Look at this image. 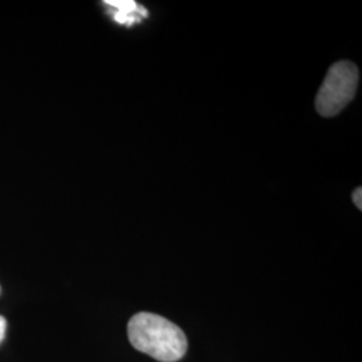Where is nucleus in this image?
I'll return each mask as SVG.
<instances>
[{
	"label": "nucleus",
	"instance_id": "obj_1",
	"mask_svg": "<svg viewBox=\"0 0 362 362\" xmlns=\"http://www.w3.org/2000/svg\"><path fill=\"white\" fill-rule=\"evenodd\" d=\"M128 337L134 349L151 356L156 361H179L188 349L187 337L180 327L152 313L133 315L128 324Z\"/></svg>",
	"mask_w": 362,
	"mask_h": 362
},
{
	"label": "nucleus",
	"instance_id": "obj_2",
	"mask_svg": "<svg viewBox=\"0 0 362 362\" xmlns=\"http://www.w3.org/2000/svg\"><path fill=\"white\" fill-rule=\"evenodd\" d=\"M357 86V66L348 61L334 64L325 78L315 100L318 113L324 117L337 116L353 100Z\"/></svg>",
	"mask_w": 362,
	"mask_h": 362
},
{
	"label": "nucleus",
	"instance_id": "obj_3",
	"mask_svg": "<svg viewBox=\"0 0 362 362\" xmlns=\"http://www.w3.org/2000/svg\"><path fill=\"white\" fill-rule=\"evenodd\" d=\"M104 4H106L113 19L119 25L132 26L148 16V11L133 0H107L104 1Z\"/></svg>",
	"mask_w": 362,
	"mask_h": 362
},
{
	"label": "nucleus",
	"instance_id": "obj_4",
	"mask_svg": "<svg viewBox=\"0 0 362 362\" xmlns=\"http://www.w3.org/2000/svg\"><path fill=\"white\" fill-rule=\"evenodd\" d=\"M362 189L358 187L354 192H353V202H354V204H356V207L358 208V209H361L362 208Z\"/></svg>",
	"mask_w": 362,
	"mask_h": 362
},
{
	"label": "nucleus",
	"instance_id": "obj_5",
	"mask_svg": "<svg viewBox=\"0 0 362 362\" xmlns=\"http://www.w3.org/2000/svg\"><path fill=\"white\" fill-rule=\"evenodd\" d=\"M6 329H7V321L4 317L0 315V344L3 342L4 336H6Z\"/></svg>",
	"mask_w": 362,
	"mask_h": 362
},
{
	"label": "nucleus",
	"instance_id": "obj_6",
	"mask_svg": "<svg viewBox=\"0 0 362 362\" xmlns=\"http://www.w3.org/2000/svg\"><path fill=\"white\" fill-rule=\"evenodd\" d=\"M0 291H1V288H0Z\"/></svg>",
	"mask_w": 362,
	"mask_h": 362
}]
</instances>
